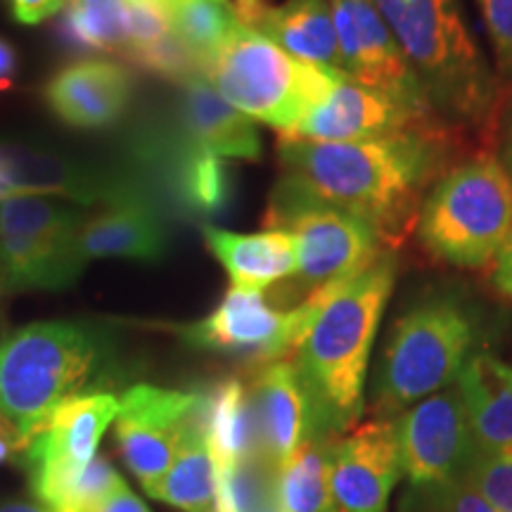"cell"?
<instances>
[{
  "instance_id": "f1b7e54d",
  "label": "cell",
  "mask_w": 512,
  "mask_h": 512,
  "mask_svg": "<svg viewBox=\"0 0 512 512\" xmlns=\"http://www.w3.org/2000/svg\"><path fill=\"white\" fill-rule=\"evenodd\" d=\"M171 22L178 41L207 74L209 64L226 46L238 22L226 0H181L171 5Z\"/></svg>"
},
{
  "instance_id": "d4e9b609",
  "label": "cell",
  "mask_w": 512,
  "mask_h": 512,
  "mask_svg": "<svg viewBox=\"0 0 512 512\" xmlns=\"http://www.w3.org/2000/svg\"><path fill=\"white\" fill-rule=\"evenodd\" d=\"M200 425L216 470L261 458L252 396L238 377L221 380L202 394Z\"/></svg>"
},
{
  "instance_id": "836d02e7",
  "label": "cell",
  "mask_w": 512,
  "mask_h": 512,
  "mask_svg": "<svg viewBox=\"0 0 512 512\" xmlns=\"http://www.w3.org/2000/svg\"><path fill=\"white\" fill-rule=\"evenodd\" d=\"M498 79H512V0H477Z\"/></svg>"
},
{
  "instance_id": "52a82bcc",
  "label": "cell",
  "mask_w": 512,
  "mask_h": 512,
  "mask_svg": "<svg viewBox=\"0 0 512 512\" xmlns=\"http://www.w3.org/2000/svg\"><path fill=\"white\" fill-rule=\"evenodd\" d=\"M204 79L245 117L287 136L347 76L306 64L271 38L235 27Z\"/></svg>"
},
{
  "instance_id": "60d3db41",
  "label": "cell",
  "mask_w": 512,
  "mask_h": 512,
  "mask_svg": "<svg viewBox=\"0 0 512 512\" xmlns=\"http://www.w3.org/2000/svg\"><path fill=\"white\" fill-rule=\"evenodd\" d=\"M0 512H53V510H48L46 505H41V503H22V501H17V503L0 505Z\"/></svg>"
},
{
  "instance_id": "4316f807",
  "label": "cell",
  "mask_w": 512,
  "mask_h": 512,
  "mask_svg": "<svg viewBox=\"0 0 512 512\" xmlns=\"http://www.w3.org/2000/svg\"><path fill=\"white\" fill-rule=\"evenodd\" d=\"M335 439H311L278 467V498L285 512H337L330 486Z\"/></svg>"
},
{
  "instance_id": "30bf717a",
  "label": "cell",
  "mask_w": 512,
  "mask_h": 512,
  "mask_svg": "<svg viewBox=\"0 0 512 512\" xmlns=\"http://www.w3.org/2000/svg\"><path fill=\"white\" fill-rule=\"evenodd\" d=\"M119 399L107 392H86L57 406L29 439L24 463L38 503L55 510L74 479L93 463L102 434L117 420Z\"/></svg>"
},
{
  "instance_id": "484cf974",
  "label": "cell",
  "mask_w": 512,
  "mask_h": 512,
  "mask_svg": "<svg viewBox=\"0 0 512 512\" xmlns=\"http://www.w3.org/2000/svg\"><path fill=\"white\" fill-rule=\"evenodd\" d=\"M150 496L183 512H216V467L204 439L200 411L185 427L174 463Z\"/></svg>"
},
{
  "instance_id": "4dcf8cb0",
  "label": "cell",
  "mask_w": 512,
  "mask_h": 512,
  "mask_svg": "<svg viewBox=\"0 0 512 512\" xmlns=\"http://www.w3.org/2000/svg\"><path fill=\"white\" fill-rule=\"evenodd\" d=\"M403 508H406V512H498L465 479L411 486Z\"/></svg>"
},
{
  "instance_id": "74e56055",
  "label": "cell",
  "mask_w": 512,
  "mask_h": 512,
  "mask_svg": "<svg viewBox=\"0 0 512 512\" xmlns=\"http://www.w3.org/2000/svg\"><path fill=\"white\" fill-rule=\"evenodd\" d=\"M93 512H150V510H147V505L140 501V498L133 494V491L128 489L124 482L112 496H107L105 501H102Z\"/></svg>"
},
{
  "instance_id": "3957f363",
  "label": "cell",
  "mask_w": 512,
  "mask_h": 512,
  "mask_svg": "<svg viewBox=\"0 0 512 512\" xmlns=\"http://www.w3.org/2000/svg\"><path fill=\"white\" fill-rule=\"evenodd\" d=\"M432 112L482 124L498 100V74L479 50L460 0H373Z\"/></svg>"
},
{
  "instance_id": "8fae6325",
  "label": "cell",
  "mask_w": 512,
  "mask_h": 512,
  "mask_svg": "<svg viewBox=\"0 0 512 512\" xmlns=\"http://www.w3.org/2000/svg\"><path fill=\"white\" fill-rule=\"evenodd\" d=\"M392 420L401 472L411 486L465 477L479 446L458 387L451 384Z\"/></svg>"
},
{
  "instance_id": "9c48e42d",
  "label": "cell",
  "mask_w": 512,
  "mask_h": 512,
  "mask_svg": "<svg viewBox=\"0 0 512 512\" xmlns=\"http://www.w3.org/2000/svg\"><path fill=\"white\" fill-rule=\"evenodd\" d=\"M83 216L41 195L0 200V273L12 290H62L79 278Z\"/></svg>"
},
{
  "instance_id": "7bdbcfd3",
  "label": "cell",
  "mask_w": 512,
  "mask_h": 512,
  "mask_svg": "<svg viewBox=\"0 0 512 512\" xmlns=\"http://www.w3.org/2000/svg\"><path fill=\"white\" fill-rule=\"evenodd\" d=\"M5 418V415H3V406H0V420H3Z\"/></svg>"
},
{
  "instance_id": "4fadbf2b",
  "label": "cell",
  "mask_w": 512,
  "mask_h": 512,
  "mask_svg": "<svg viewBox=\"0 0 512 512\" xmlns=\"http://www.w3.org/2000/svg\"><path fill=\"white\" fill-rule=\"evenodd\" d=\"M342 74L430 119L432 105L373 0H330Z\"/></svg>"
},
{
  "instance_id": "ffe728a7",
  "label": "cell",
  "mask_w": 512,
  "mask_h": 512,
  "mask_svg": "<svg viewBox=\"0 0 512 512\" xmlns=\"http://www.w3.org/2000/svg\"><path fill=\"white\" fill-rule=\"evenodd\" d=\"M164 221L143 195L107 204L102 214L83 219L79 230L81 259L159 261L166 254Z\"/></svg>"
},
{
  "instance_id": "7c38bea8",
  "label": "cell",
  "mask_w": 512,
  "mask_h": 512,
  "mask_svg": "<svg viewBox=\"0 0 512 512\" xmlns=\"http://www.w3.org/2000/svg\"><path fill=\"white\" fill-rule=\"evenodd\" d=\"M304 318V304L283 311L268 304L261 292L230 287L207 318L183 325L181 337L190 347L249 358L261 368L292 356Z\"/></svg>"
},
{
  "instance_id": "8d00e7d4",
  "label": "cell",
  "mask_w": 512,
  "mask_h": 512,
  "mask_svg": "<svg viewBox=\"0 0 512 512\" xmlns=\"http://www.w3.org/2000/svg\"><path fill=\"white\" fill-rule=\"evenodd\" d=\"M27 446L29 437H24L10 420H0V465L10 463V460L15 458H22Z\"/></svg>"
},
{
  "instance_id": "f546056e",
  "label": "cell",
  "mask_w": 512,
  "mask_h": 512,
  "mask_svg": "<svg viewBox=\"0 0 512 512\" xmlns=\"http://www.w3.org/2000/svg\"><path fill=\"white\" fill-rule=\"evenodd\" d=\"M176 185L183 202L190 209L202 211V214H214V211L226 207L230 197L228 166L223 164L221 157L188 145V152H185L181 166H178Z\"/></svg>"
},
{
  "instance_id": "ac0fdd59",
  "label": "cell",
  "mask_w": 512,
  "mask_h": 512,
  "mask_svg": "<svg viewBox=\"0 0 512 512\" xmlns=\"http://www.w3.org/2000/svg\"><path fill=\"white\" fill-rule=\"evenodd\" d=\"M249 396L259 434V453L275 470L306 441L320 439L316 437L311 401L290 358L261 366L249 387Z\"/></svg>"
},
{
  "instance_id": "7402d4cb",
  "label": "cell",
  "mask_w": 512,
  "mask_h": 512,
  "mask_svg": "<svg viewBox=\"0 0 512 512\" xmlns=\"http://www.w3.org/2000/svg\"><path fill=\"white\" fill-rule=\"evenodd\" d=\"M181 117L188 143L195 150L247 162L261 157V138L254 121L223 100L204 76L185 83Z\"/></svg>"
},
{
  "instance_id": "d590c367",
  "label": "cell",
  "mask_w": 512,
  "mask_h": 512,
  "mask_svg": "<svg viewBox=\"0 0 512 512\" xmlns=\"http://www.w3.org/2000/svg\"><path fill=\"white\" fill-rule=\"evenodd\" d=\"M489 278L494 290L501 294V297L512 299V228L501 249H498L496 259L491 261Z\"/></svg>"
},
{
  "instance_id": "277c9868",
  "label": "cell",
  "mask_w": 512,
  "mask_h": 512,
  "mask_svg": "<svg viewBox=\"0 0 512 512\" xmlns=\"http://www.w3.org/2000/svg\"><path fill=\"white\" fill-rule=\"evenodd\" d=\"M479 332L475 306L458 292L437 290L415 299L389 328L373 384L375 411L392 418L458 382L475 356Z\"/></svg>"
},
{
  "instance_id": "83f0119b",
  "label": "cell",
  "mask_w": 512,
  "mask_h": 512,
  "mask_svg": "<svg viewBox=\"0 0 512 512\" xmlns=\"http://www.w3.org/2000/svg\"><path fill=\"white\" fill-rule=\"evenodd\" d=\"M64 46L76 53H126L128 0H69L60 24Z\"/></svg>"
},
{
  "instance_id": "ba28073f",
  "label": "cell",
  "mask_w": 512,
  "mask_h": 512,
  "mask_svg": "<svg viewBox=\"0 0 512 512\" xmlns=\"http://www.w3.org/2000/svg\"><path fill=\"white\" fill-rule=\"evenodd\" d=\"M264 223L268 230H285L297 242L294 278L304 299L366 271L384 247L373 226L320 200L290 176L280 178L273 188Z\"/></svg>"
},
{
  "instance_id": "d6986e66",
  "label": "cell",
  "mask_w": 512,
  "mask_h": 512,
  "mask_svg": "<svg viewBox=\"0 0 512 512\" xmlns=\"http://www.w3.org/2000/svg\"><path fill=\"white\" fill-rule=\"evenodd\" d=\"M133 95L131 74L121 64L81 60L57 72L46 86V102L67 126L107 128L124 117Z\"/></svg>"
},
{
  "instance_id": "8992f818",
  "label": "cell",
  "mask_w": 512,
  "mask_h": 512,
  "mask_svg": "<svg viewBox=\"0 0 512 512\" xmlns=\"http://www.w3.org/2000/svg\"><path fill=\"white\" fill-rule=\"evenodd\" d=\"M512 228V176L498 157L479 155L441 174L418 211V240L441 264L491 266Z\"/></svg>"
},
{
  "instance_id": "ab89813d",
  "label": "cell",
  "mask_w": 512,
  "mask_h": 512,
  "mask_svg": "<svg viewBox=\"0 0 512 512\" xmlns=\"http://www.w3.org/2000/svg\"><path fill=\"white\" fill-rule=\"evenodd\" d=\"M501 164L508 169V174L512 176V112L508 121H505L503 128V143H501Z\"/></svg>"
},
{
  "instance_id": "1f68e13d",
  "label": "cell",
  "mask_w": 512,
  "mask_h": 512,
  "mask_svg": "<svg viewBox=\"0 0 512 512\" xmlns=\"http://www.w3.org/2000/svg\"><path fill=\"white\" fill-rule=\"evenodd\" d=\"M463 479L498 512H512V448H477Z\"/></svg>"
},
{
  "instance_id": "2e32d148",
  "label": "cell",
  "mask_w": 512,
  "mask_h": 512,
  "mask_svg": "<svg viewBox=\"0 0 512 512\" xmlns=\"http://www.w3.org/2000/svg\"><path fill=\"white\" fill-rule=\"evenodd\" d=\"M19 195L55 197L67 202L114 204L138 197V185L107 176L72 159L29 150L24 145H0V200Z\"/></svg>"
},
{
  "instance_id": "e0dca14e",
  "label": "cell",
  "mask_w": 512,
  "mask_h": 512,
  "mask_svg": "<svg viewBox=\"0 0 512 512\" xmlns=\"http://www.w3.org/2000/svg\"><path fill=\"white\" fill-rule=\"evenodd\" d=\"M422 124H427L425 117L411 112L389 95L351 79H342L328 100L313 107L302 124L280 138L354 143V140L394 136Z\"/></svg>"
},
{
  "instance_id": "cb8c5ba5",
  "label": "cell",
  "mask_w": 512,
  "mask_h": 512,
  "mask_svg": "<svg viewBox=\"0 0 512 512\" xmlns=\"http://www.w3.org/2000/svg\"><path fill=\"white\" fill-rule=\"evenodd\" d=\"M479 448H512V366L494 354H475L458 377Z\"/></svg>"
},
{
  "instance_id": "9a60e30c",
  "label": "cell",
  "mask_w": 512,
  "mask_h": 512,
  "mask_svg": "<svg viewBox=\"0 0 512 512\" xmlns=\"http://www.w3.org/2000/svg\"><path fill=\"white\" fill-rule=\"evenodd\" d=\"M401 475L392 418H373L332 441L330 486L337 512H387Z\"/></svg>"
},
{
  "instance_id": "603a6c76",
  "label": "cell",
  "mask_w": 512,
  "mask_h": 512,
  "mask_svg": "<svg viewBox=\"0 0 512 512\" xmlns=\"http://www.w3.org/2000/svg\"><path fill=\"white\" fill-rule=\"evenodd\" d=\"M256 34L271 38L275 46H280L297 60L342 74L330 0H285L283 5L268 3Z\"/></svg>"
},
{
  "instance_id": "6da1fadb",
  "label": "cell",
  "mask_w": 512,
  "mask_h": 512,
  "mask_svg": "<svg viewBox=\"0 0 512 512\" xmlns=\"http://www.w3.org/2000/svg\"><path fill=\"white\" fill-rule=\"evenodd\" d=\"M278 159L285 176L373 226L382 245H399L441 176L444 140L427 124L354 143L280 138Z\"/></svg>"
},
{
  "instance_id": "44dd1931",
  "label": "cell",
  "mask_w": 512,
  "mask_h": 512,
  "mask_svg": "<svg viewBox=\"0 0 512 512\" xmlns=\"http://www.w3.org/2000/svg\"><path fill=\"white\" fill-rule=\"evenodd\" d=\"M202 235L233 287L264 292L266 287L297 275V242L285 230L235 233V230L204 226Z\"/></svg>"
},
{
  "instance_id": "d6a6232c",
  "label": "cell",
  "mask_w": 512,
  "mask_h": 512,
  "mask_svg": "<svg viewBox=\"0 0 512 512\" xmlns=\"http://www.w3.org/2000/svg\"><path fill=\"white\" fill-rule=\"evenodd\" d=\"M174 34L171 8L164 0H128V62Z\"/></svg>"
},
{
  "instance_id": "e575fe53",
  "label": "cell",
  "mask_w": 512,
  "mask_h": 512,
  "mask_svg": "<svg viewBox=\"0 0 512 512\" xmlns=\"http://www.w3.org/2000/svg\"><path fill=\"white\" fill-rule=\"evenodd\" d=\"M12 17L22 24H41L67 8L69 0H8Z\"/></svg>"
},
{
  "instance_id": "7a4b0ae2",
  "label": "cell",
  "mask_w": 512,
  "mask_h": 512,
  "mask_svg": "<svg viewBox=\"0 0 512 512\" xmlns=\"http://www.w3.org/2000/svg\"><path fill=\"white\" fill-rule=\"evenodd\" d=\"M394 283V259L380 256L366 271L302 302L304 328L290 361L311 401L320 439L347 434L358 425L370 356Z\"/></svg>"
},
{
  "instance_id": "5b68a950",
  "label": "cell",
  "mask_w": 512,
  "mask_h": 512,
  "mask_svg": "<svg viewBox=\"0 0 512 512\" xmlns=\"http://www.w3.org/2000/svg\"><path fill=\"white\" fill-rule=\"evenodd\" d=\"M110 361L105 337L67 320L31 323L0 342V406L34 437L64 401L86 394Z\"/></svg>"
},
{
  "instance_id": "f35d334b",
  "label": "cell",
  "mask_w": 512,
  "mask_h": 512,
  "mask_svg": "<svg viewBox=\"0 0 512 512\" xmlns=\"http://www.w3.org/2000/svg\"><path fill=\"white\" fill-rule=\"evenodd\" d=\"M15 74H17V53L15 48L0 36V91H8L15 83Z\"/></svg>"
},
{
  "instance_id": "b9f144b4",
  "label": "cell",
  "mask_w": 512,
  "mask_h": 512,
  "mask_svg": "<svg viewBox=\"0 0 512 512\" xmlns=\"http://www.w3.org/2000/svg\"><path fill=\"white\" fill-rule=\"evenodd\" d=\"M164 3H166V5H169V8H171V5H176V3H181V0H164Z\"/></svg>"
},
{
  "instance_id": "5bb4252c",
  "label": "cell",
  "mask_w": 512,
  "mask_h": 512,
  "mask_svg": "<svg viewBox=\"0 0 512 512\" xmlns=\"http://www.w3.org/2000/svg\"><path fill=\"white\" fill-rule=\"evenodd\" d=\"M200 401L202 394L152 384H136L119 401V451L147 494L169 472L185 427L200 411Z\"/></svg>"
}]
</instances>
